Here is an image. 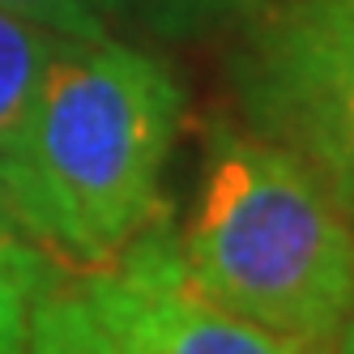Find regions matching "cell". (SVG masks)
Segmentation results:
<instances>
[{
  "label": "cell",
  "instance_id": "3",
  "mask_svg": "<svg viewBox=\"0 0 354 354\" xmlns=\"http://www.w3.org/2000/svg\"><path fill=\"white\" fill-rule=\"evenodd\" d=\"M226 60L243 129L286 149L354 231V0H282Z\"/></svg>",
  "mask_w": 354,
  "mask_h": 354
},
{
  "label": "cell",
  "instance_id": "10",
  "mask_svg": "<svg viewBox=\"0 0 354 354\" xmlns=\"http://www.w3.org/2000/svg\"><path fill=\"white\" fill-rule=\"evenodd\" d=\"M0 235H21L39 243L35 235V218H30V196H26V180H21L17 162L0 158ZM43 248V243H39Z\"/></svg>",
  "mask_w": 354,
  "mask_h": 354
},
{
  "label": "cell",
  "instance_id": "6",
  "mask_svg": "<svg viewBox=\"0 0 354 354\" xmlns=\"http://www.w3.org/2000/svg\"><path fill=\"white\" fill-rule=\"evenodd\" d=\"M26 354H129L90 312L77 277L60 273L35 303Z\"/></svg>",
  "mask_w": 354,
  "mask_h": 354
},
{
  "label": "cell",
  "instance_id": "4",
  "mask_svg": "<svg viewBox=\"0 0 354 354\" xmlns=\"http://www.w3.org/2000/svg\"><path fill=\"white\" fill-rule=\"evenodd\" d=\"M77 286L129 354H299L188 286L167 214L107 265L82 269Z\"/></svg>",
  "mask_w": 354,
  "mask_h": 354
},
{
  "label": "cell",
  "instance_id": "2",
  "mask_svg": "<svg viewBox=\"0 0 354 354\" xmlns=\"http://www.w3.org/2000/svg\"><path fill=\"white\" fill-rule=\"evenodd\" d=\"M175 243L188 286L222 312L299 354L337 350L354 308V231L286 149L214 115L196 205Z\"/></svg>",
  "mask_w": 354,
  "mask_h": 354
},
{
  "label": "cell",
  "instance_id": "9",
  "mask_svg": "<svg viewBox=\"0 0 354 354\" xmlns=\"http://www.w3.org/2000/svg\"><path fill=\"white\" fill-rule=\"evenodd\" d=\"M0 9H9L17 17L35 21V26L52 30L60 39H107L111 26L103 21V13L94 9V0H0Z\"/></svg>",
  "mask_w": 354,
  "mask_h": 354
},
{
  "label": "cell",
  "instance_id": "8",
  "mask_svg": "<svg viewBox=\"0 0 354 354\" xmlns=\"http://www.w3.org/2000/svg\"><path fill=\"white\" fill-rule=\"evenodd\" d=\"M269 0H137V26L158 39H201L226 26H239L261 13Z\"/></svg>",
  "mask_w": 354,
  "mask_h": 354
},
{
  "label": "cell",
  "instance_id": "7",
  "mask_svg": "<svg viewBox=\"0 0 354 354\" xmlns=\"http://www.w3.org/2000/svg\"><path fill=\"white\" fill-rule=\"evenodd\" d=\"M60 277V261L47 248L0 235V354H26L35 303Z\"/></svg>",
  "mask_w": 354,
  "mask_h": 354
},
{
  "label": "cell",
  "instance_id": "11",
  "mask_svg": "<svg viewBox=\"0 0 354 354\" xmlns=\"http://www.w3.org/2000/svg\"><path fill=\"white\" fill-rule=\"evenodd\" d=\"M94 9L103 13V21H133L137 26V0H94Z\"/></svg>",
  "mask_w": 354,
  "mask_h": 354
},
{
  "label": "cell",
  "instance_id": "1",
  "mask_svg": "<svg viewBox=\"0 0 354 354\" xmlns=\"http://www.w3.org/2000/svg\"><path fill=\"white\" fill-rule=\"evenodd\" d=\"M188 94L175 68L120 39H64L35 90L17 171L39 243L107 265L162 218V171Z\"/></svg>",
  "mask_w": 354,
  "mask_h": 354
},
{
  "label": "cell",
  "instance_id": "12",
  "mask_svg": "<svg viewBox=\"0 0 354 354\" xmlns=\"http://www.w3.org/2000/svg\"><path fill=\"white\" fill-rule=\"evenodd\" d=\"M333 354H354V308L346 316V328H342V337H337V350Z\"/></svg>",
  "mask_w": 354,
  "mask_h": 354
},
{
  "label": "cell",
  "instance_id": "5",
  "mask_svg": "<svg viewBox=\"0 0 354 354\" xmlns=\"http://www.w3.org/2000/svg\"><path fill=\"white\" fill-rule=\"evenodd\" d=\"M60 43H64L60 35L0 9V158L17 162V145H21L35 90L52 56L60 52Z\"/></svg>",
  "mask_w": 354,
  "mask_h": 354
}]
</instances>
